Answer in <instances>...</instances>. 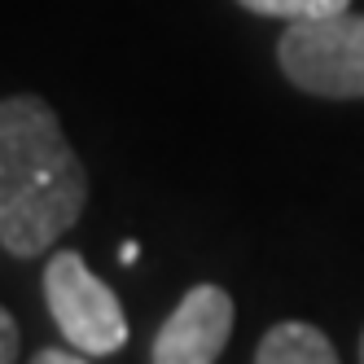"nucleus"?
<instances>
[{
  "mask_svg": "<svg viewBox=\"0 0 364 364\" xmlns=\"http://www.w3.org/2000/svg\"><path fill=\"white\" fill-rule=\"evenodd\" d=\"M88 171L62 132L58 110L36 92L0 101V250L36 259L80 224Z\"/></svg>",
  "mask_w": 364,
  "mask_h": 364,
  "instance_id": "obj_1",
  "label": "nucleus"
},
{
  "mask_svg": "<svg viewBox=\"0 0 364 364\" xmlns=\"http://www.w3.org/2000/svg\"><path fill=\"white\" fill-rule=\"evenodd\" d=\"M277 62L311 97H364V14L290 22L277 40Z\"/></svg>",
  "mask_w": 364,
  "mask_h": 364,
  "instance_id": "obj_2",
  "label": "nucleus"
},
{
  "mask_svg": "<svg viewBox=\"0 0 364 364\" xmlns=\"http://www.w3.org/2000/svg\"><path fill=\"white\" fill-rule=\"evenodd\" d=\"M44 303L62 338L80 355H114L127 343V316L119 294L84 264L80 250H58L48 259Z\"/></svg>",
  "mask_w": 364,
  "mask_h": 364,
  "instance_id": "obj_3",
  "label": "nucleus"
},
{
  "mask_svg": "<svg viewBox=\"0 0 364 364\" xmlns=\"http://www.w3.org/2000/svg\"><path fill=\"white\" fill-rule=\"evenodd\" d=\"M232 316L228 290L211 281L193 285L154 338V364H215L232 338Z\"/></svg>",
  "mask_w": 364,
  "mask_h": 364,
  "instance_id": "obj_4",
  "label": "nucleus"
},
{
  "mask_svg": "<svg viewBox=\"0 0 364 364\" xmlns=\"http://www.w3.org/2000/svg\"><path fill=\"white\" fill-rule=\"evenodd\" d=\"M255 364H338L333 343L307 321H281L264 333Z\"/></svg>",
  "mask_w": 364,
  "mask_h": 364,
  "instance_id": "obj_5",
  "label": "nucleus"
},
{
  "mask_svg": "<svg viewBox=\"0 0 364 364\" xmlns=\"http://www.w3.org/2000/svg\"><path fill=\"white\" fill-rule=\"evenodd\" d=\"M242 9L259 14V18H281V22H316V18H333L347 14L351 0H237Z\"/></svg>",
  "mask_w": 364,
  "mask_h": 364,
  "instance_id": "obj_6",
  "label": "nucleus"
},
{
  "mask_svg": "<svg viewBox=\"0 0 364 364\" xmlns=\"http://www.w3.org/2000/svg\"><path fill=\"white\" fill-rule=\"evenodd\" d=\"M18 351H22V333H18V321L0 307V364H18Z\"/></svg>",
  "mask_w": 364,
  "mask_h": 364,
  "instance_id": "obj_7",
  "label": "nucleus"
},
{
  "mask_svg": "<svg viewBox=\"0 0 364 364\" xmlns=\"http://www.w3.org/2000/svg\"><path fill=\"white\" fill-rule=\"evenodd\" d=\"M31 364H88L80 351H62V347H44L31 355Z\"/></svg>",
  "mask_w": 364,
  "mask_h": 364,
  "instance_id": "obj_8",
  "label": "nucleus"
},
{
  "mask_svg": "<svg viewBox=\"0 0 364 364\" xmlns=\"http://www.w3.org/2000/svg\"><path fill=\"white\" fill-rule=\"evenodd\" d=\"M136 255H141V246H136V242H127V246L119 250V259H123V264H136Z\"/></svg>",
  "mask_w": 364,
  "mask_h": 364,
  "instance_id": "obj_9",
  "label": "nucleus"
},
{
  "mask_svg": "<svg viewBox=\"0 0 364 364\" xmlns=\"http://www.w3.org/2000/svg\"><path fill=\"white\" fill-rule=\"evenodd\" d=\"M360 364H364V338H360Z\"/></svg>",
  "mask_w": 364,
  "mask_h": 364,
  "instance_id": "obj_10",
  "label": "nucleus"
}]
</instances>
